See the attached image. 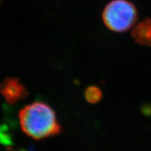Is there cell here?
Returning <instances> with one entry per match:
<instances>
[{
  "label": "cell",
  "instance_id": "1",
  "mask_svg": "<svg viewBox=\"0 0 151 151\" xmlns=\"http://www.w3.org/2000/svg\"><path fill=\"white\" fill-rule=\"evenodd\" d=\"M18 116L22 132L35 140L54 137L62 132L55 112L43 101L27 105L20 111Z\"/></svg>",
  "mask_w": 151,
  "mask_h": 151
},
{
  "label": "cell",
  "instance_id": "2",
  "mask_svg": "<svg viewBox=\"0 0 151 151\" xmlns=\"http://www.w3.org/2000/svg\"><path fill=\"white\" fill-rule=\"evenodd\" d=\"M137 18L135 6L127 0H113L106 5L102 12L106 27L116 32H123L131 29Z\"/></svg>",
  "mask_w": 151,
  "mask_h": 151
},
{
  "label": "cell",
  "instance_id": "3",
  "mask_svg": "<svg viewBox=\"0 0 151 151\" xmlns=\"http://www.w3.org/2000/svg\"><path fill=\"white\" fill-rule=\"evenodd\" d=\"M0 94L10 104L24 99L27 96V88L16 78H7L0 84Z\"/></svg>",
  "mask_w": 151,
  "mask_h": 151
},
{
  "label": "cell",
  "instance_id": "4",
  "mask_svg": "<svg viewBox=\"0 0 151 151\" xmlns=\"http://www.w3.org/2000/svg\"><path fill=\"white\" fill-rule=\"evenodd\" d=\"M132 35L137 43L151 48V19L146 18L137 24Z\"/></svg>",
  "mask_w": 151,
  "mask_h": 151
},
{
  "label": "cell",
  "instance_id": "5",
  "mask_svg": "<svg viewBox=\"0 0 151 151\" xmlns=\"http://www.w3.org/2000/svg\"><path fill=\"white\" fill-rule=\"evenodd\" d=\"M85 97L88 102L91 104L97 103L101 98V90L97 87L90 86L86 90Z\"/></svg>",
  "mask_w": 151,
  "mask_h": 151
},
{
  "label": "cell",
  "instance_id": "6",
  "mask_svg": "<svg viewBox=\"0 0 151 151\" xmlns=\"http://www.w3.org/2000/svg\"><path fill=\"white\" fill-rule=\"evenodd\" d=\"M0 2H1V0H0Z\"/></svg>",
  "mask_w": 151,
  "mask_h": 151
}]
</instances>
